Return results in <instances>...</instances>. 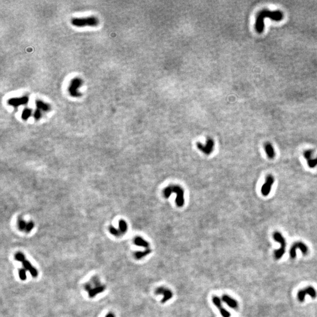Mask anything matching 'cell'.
I'll use <instances>...</instances> for the list:
<instances>
[{"label": "cell", "instance_id": "cell-11", "mask_svg": "<svg viewBox=\"0 0 317 317\" xmlns=\"http://www.w3.org/2000/svg\"><path fill=\"white\" fill-rule=\"evenodd\" d=\"M213 304L215 305V306L217 307V308L219 310V311H220V314L223 317H230V313L223 307L222 301L220 298L217 296L213 297Z\"/></svg>", "mask_w": 317, "mask_h": 317}, {"label": "cell", "instance_id": "cell-4", "mask_svg": "<svg viewBox=\"0 0 317 317\" xmlns=\"http://www.w3.org/2000/svg\"><path fill=\"white\" fill-rule=\"evenodd\" d=\"M82 83V81L79 78H74L71 80L68 87V92L72 97H78L81 96V93L78 91V89L81 87Z\"/></svg>", "mask_w": 317, "mask_h": 317}, {"label": "cell", "instance_id": "cell-1", "mask_svg": "<svg viewBox=\"0 0 317 317\" xmlns=\"http://www.w3.org/2000/svg\"><path fill=\"white\" fill-rule=\"evenodd\" d=\"M265 18H269L275 21H280L283 19L284 14L279 10L271 11L267 9H263L259 11L256 17L255 24V29L259 34L264 31Z\"/></svg>", "mask_w": 317, "mask_h": 317}, {"label": "cell", "instance_id": "cell-5", "mask_svg": "<svg viewBox=\"0 0 317 317\" xmlns=\"http://www.w3.org/2000/svg\"><path fill=\"white\" fill-rule=\"evenodd\" d=\"M297 249H300L304 254H306L308 252V247L304 243L302 242H297L294 243L293 246L291 247L289 251L290 257L292 259L296 258L297 255L296 251Z\"/></svg>", "mask_w": 317, "mask_h": 317}, {"label": "cell", "instance_id": "cell-28", "mask_svg": "<svg viewBox=\"0 0 317 317\" xmlns=\"http://www.w3.org/2000/svg\"><path fill=\"white\" fill-rule=\"evenodd\" d=\"M34 227V223L32 222H30L27 224V227H26V232H27V233L30 232V231L32 230V228Z\"/></svg>", "mask_w": 317, "mask_h": 317}, {"label": "cell", "instance_id": "cell-15", "mask_svg": "<svg viewBox=\"0 0 317 317\" xmlns=\"http://www.w3.org/2000/svg\"><path fill=\"white\" fill-rule=\"evenodd\" d=\"M22 265H23L24 267L25 268L26 270H28L30 272V273H31V274L32 277H36V276L38 275V271H36V270L35 269L34 267H33L31 265V263L28 261H27V260L24 261L22 263Z\"/></svg>", "mask_w": 317, "mask_h": 317}, {"label": "cell", "instance_id": "cell-23", "mask_svg": "<svg viewBox=\"0 0 317 317\" xmlns=\"http://www.w3.org/2000/svg\"><path fill=\"white\" fill-rule=\"evenodd\" d=\"M109 228V231H110L111 233L112 234H113L114 236H119L122 234V233L120 232V231L119 230L116 229V228H115L113 226H110Z\"/></svg>", "mask_w": 317, "mask_h": 317}, {"label": "cell", "instance_id": "cell-2", "mask_svg": "<svg viewBox=\"0 0 317 317\" xmlns=\"http://www.w3.org/2000/svg\"><path fill=\"white\" fill-rule=\"evenodd\" d=\"M71 24L76 27H96L99 24L97 18L93 16L84 18H74L71 20Z\"/></svg>", "mask_w": 317, "mask_h": 317}, {"label": "cell", "instance_id": "cell-7", "mask_svg": "<svg viewBox=\"0 0 317 317\" xmlns=\"http://www.w3.org/2000/svg\"><path fill=\"white\" fill-rule=\"evenodd\" d=\"M274 178L271 175H269L265 180L264 184L262 186L261 191L262 194L264 196H267L270 194L271 190V187L274 184Z\"/></svg>", "mask_w": 317, "mask_h": 317}, {"label": "cell", "instance_id": "cell-27", "mask_svg": "<svg viewBox=\"0 0 317 317\" xmlns=\"http://www.w3.org/2000/svg\"><path fill=\"white\" fill-rule=\"evenodd\" d=\"M34 117L35 119L39 120L41 117V111L39 109L36 108V111H35L34 114Z\"/></svg>", "mask_w": 317, "mask_h": 317}, {"label": "cell", "instance_id": "cell-29", "mask_svg": "<svg viewBox=\"0 0 317 317\" xmlns=\"http://www.w3.org/2000/svg\"><path fill=\"white\" fill-rule=\"evenodd\" d=\"M106 317H115V316H114V315L113 314H111V313H110V314H107V315H106Z\"/></svg>", "mask_w": 317, "mask_h": 317}, {"label": "cell", "instance_id": "cell-6", "mask_svg": "<svg viewBox=\"0 0 317 317\" xmlns=\"http://www.w3.org/2000/svg\"><path fill=\"white\" fill-rule=\"evenodd\" d=\"M307 295H309L312 298H315L316 296V292L312 287H308L306 288L300 290L298 293V298L299 301L303 302Z\"/></svg>", "mask_w": 317, "mask_h": 317}, {"label": "cell", "instance_id": "cell-17", "mask_svg": "<svg viewBox=\"0 0 317 317\" xmlns=\"http://www.w3.org/2000/svg\"><path fill=\"white\" fill-rule=\"evenodd\" d=\"M265 152L270 158H273L275 156V151L273 146L270 143H267L265 144Z\"/></svg>", "mask_w": 317, "mask_h": 317}, {"label": "cell", "instance_id": "cell-9", "mask_svg": "<svg viewBox=\"0 0 317 317\" xmlns=\"http://www.w3.org/2000/svg\"><path fill=\"white\" fill-rule=\"evenodd\" d=\"M28 101H29L28 97L26 96H21L19 97H13V98L9 99L8 100V105L12 106L17 107L21 105L27 104L28 102Z\"/></svg>", "mask_w": 317, "mask_h": 317}, {"label": "cell", "instance_id": "cell-8", "mask_svg": "<svg viewBox=\"0 0 317 317\" xmlns=\"http://www.w3.org/2000/svg\"><path fill=\"white\" fill-rule=\"evenodd\" d=\"M155 293L157 295L162 294L163 296V298L162 300V302L163 303L166 302L169 300L171 299L173 297L172 292L168 288H166L163 287H160L156 288V289L155 290Z\"/></svg>", "mask_w": 317, "mask_h": 317}, {"label": "cell", "instance_id": "cell-3", "mask_svg": "<svg viewBox=\"0 0 317 317\" xmlns=\"http://www.w3.org/2000/svg\"><path fill=\"white\" fill-rule=\"evenodd\" d=\"M274 240L279 242L281 244V247L279 248V250H275L274 252L275 257L276 259H280L284 255L285 251V247H286V241L285 238L283 237V236L281 235V234L279 232H275L274 233L273 235Z\"/></svg>", "mask_w": 317, "mask_h": 317}, {"label": "cell", "instance_id": "cell-16", "mask_svg": "<svg viewBox=\"0 0 317 317\" xmlns=\"http://www.w3.org/2000/svg\"><path fill=\"white\" fill-rule=\"evenodd\" d=\"M35 103H36V108L39 109L41 111H42L44 112H48L51 109L50 105L42 101L36 100Z\"/></svg>", "mask_w": 317, "mask_h": 317}, {"label": "cell", "instance_id": "cell-13", "mask_svg": "<svg viewBox=\"0 0 317 317\" xmlns=\"http://www.w3.org/2000/svg\"><path fill=\"white\" fill-rule=\"evenodd\" d=\"M197 144H198V148L202 152H203L206 154H209L213 150V149L214 147V142L212 139H209L207 140L205 145L201 144L199 143Z\"/></svg>", "mask_w": 317, "mask_h": 317}, {"label": "cell", "instance_id": "cell-21", "mask_svg": "<svg viewBox=\"0 0 317 317\" xmlns=\"http://www.w3.org/2000/svg\"><path fill=\"white\" fill-rule=\"evenodd\" d=\"M31 114H32L31 109H30V108L27 107L26 109H24L23 110L22 115H21V118L24 120H27L31 116Z\"/></svg>", "mask_w": 317, "mask_h": 317}, {"label": "cell", "instance_id": "cell-22", "mask_svg": "<svg viewBox=\"0 0 317 317\" xmlns=\"http://www.w3.org/2000/svg\"><path fill=\"white\" fill-rule=\"evenodd\" d=\"M119 230L120 231V232L122 233V234H124V233H126L127 230H128L127 224L123 220H121L119 221Z\"/></svg>", "mask_w": 317, "mask_h": 317}, {"label": "cell", "instance_id": "cell-14", "mask_svg": "<svg viewBox=\"0 0 317 317\" xmlns=\"http://www.w3.org/2000/svg\"><path fill=\"white\" fill-rule=\"evenodd\" d=\"M222 300L225 303H226L228 305V306L230 308H237L238 303L236 301V300H235L233 298H231L229 296L224 295L222 297Z\"/></svg>", "mask_w": 317, "mask_h": 317}, {"label": "cell", "instance_id": "cell-10", "mask_svg": "<svg viewBox=\"0 0 317 317\" xmlns=\"http://www.w3.org/2000/svg\"><path fill=\"white\" fill-rule=\"evenodd\" d=\"M169 189L171 191L175 192L177 194L176 203L178 206H181L184 204V192L183 189L178 186L169 187Z\"/></svg>", "mask_w": 317, "mask_h": 317}, {"label": "cell", "instance_id": "cell-24", "mask_svg": "<svg viewBox=\"0 0 317 317\" xmlns=\"http://www.w3.org/2000/svg\"><path fill=\"white\" fill-rule=\"evenodd\" d=\"M15 257L17 261L22 263H23L24 261H26L25 255H24L22 253H17L15 255Z\"/></svg>", "mask_w": 317, "mask_h": 317}, {"label": "cell", "instance_id": "cell-26", "mask_svg": "<svg viewBox=\"0 0 317 317\" xmlns=\"http://www.w3.org/2000/svg\"><path fill=\"white\" fill-rule=\"evenodd\" d=\"M19 277L21 280H26L27 278L26 271L24 269H21L19 271Z\"/></svg>", "mask_w": 317, "mask_h": 317}, {"label": "cell", "instance_id": "cell-18", "mask_svg": "<svg viewBox=\"0 0 317 317\" xmlns=\"http://www.w3.org/2000/svg\"><path fill=\"white\" fill-rule=\"evenodd\" d=\"M105 286H99V287H96L93 289H92L89 291V296L91 298L94 297L97 294H99L101 292H103L105 290Z\"/></svg>", "mask_w": 317, "mask_h": 317}, {"label": "cell", "instance_id": "cell-12", "mask_svg": "<svg viewBox=\"0 0 317 317\" xmlns=\"http://www.w3.org/2000/svg\"><path fill=\"white\" fill-rule=\"evenodd\" d=\"M313 153V150H307L305 151L304 153V157L307 161L308 165L310 167L313 168L317 166V157L315 158H312V155Z\"/></svg>", "mask_w": 317, "mask_h": 317}, {"label": "cell", "instance_id": "cell-19", "mask_svg": "<svg viewBox=\"0 0 317 317\" xmlns=\"http://www.w3.org/2000/svg\"><path fill=\"white\" fill-rule=\"evenodd\" d=\"M135 244L136 246L142 247H144V248H148L149 246V243L147 241H145L143 238H142L140 237H136L135 239Z\"/></svg>", "mask_w": 317, "mask_h": 317}, {"label": "cell", "instance_id": "cell-20", "mask_svg": "<svg viewBox=\"0 0 317 317\" xmlns=\"http://www.w3.org/2000/svg\"><path fill=\"white\" fill-rule=\"evenodd\" d=\"M151 253V250L149 249V248H147L144 251H138V252H136L135 254V258L139 260V259H141L142 258H143L144 257H145V256L148 255V254H149L150 253Z\"/></svg>", "mask_w": 317, "mask_h": 317}, {"label": "cell", "instance_id": "cell-25", "mask_svg": "<svg viewBox=\"0 0 317 317\" xmlns=\"http://www.w3.org/2000/svg\"><path fill=\"white\" fill-rule=\"evenodd\" d=\"M27 223L23 220H20L18 222V227L21 230H24L26 228Z\"/></svg>", "mask_w": 317, "mask_h": 317}]
</instances>
